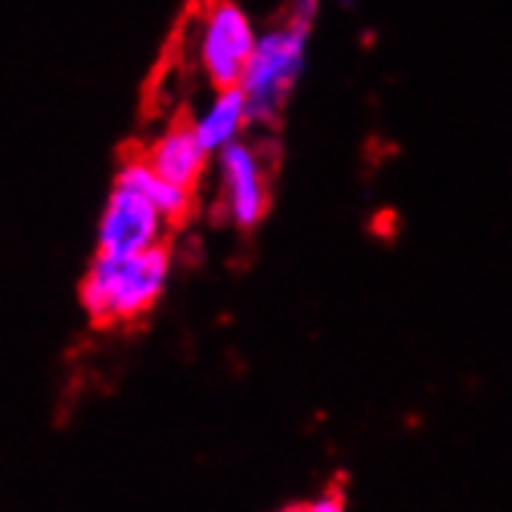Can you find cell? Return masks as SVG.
Returning a JSON list of instances; mask_svg holds the SVG:
<instances>
[{"label":"cell","mask_w":512,"mask_h":512,"mask_svg":"<svg viewBox=\"0 0 512 512\" xmlns=\"http://www.w3.org/2000/svg\"><path fill=\"white\" fill-rule=\"evenodd\" d=\"M320 16V0H295L286 19L258 35L255 53L239 81L249 100L252 125L270 128L280 122V115L298 87L308 66V44Z\"/></svg>","instance_id":"6da1fadb"},{"label":"cell","mask_w":512,"mask_h":512,"mask_svg":"<svg viewBox=\"0 0 512 512\" xmlns=\"http://www.w3.org/2000/svg\"><path fill=\"white\" fill-rule=\"evenodd\" d=\"M280 512H314V509H311V500H301V503H289V506H283Z\"/></svg>","instance_id":"30bf717a"},{"label":"cell","mask_w":512,"mask_h":512,"mask_svg":"<svg viewBox=\"0 0 512 512\" xmlns=\"http://www.w3.org/2000/svg\"><path fill=\"white\" fill-rule=\"evenodd\" d=\"M168 218L134 187L115 184L97 224V246L109 255L146 252L165 243Z\"/></svg>","instance_id":"5b68a950"},{"label":"cell","mask_w":512,"mask_h":512,"mask_svg":"<svg viewBox=\"0 0 512 512\" xmlns=\"http://www.w3.org/2000/svg\"><path fill=\"white\" fill-rule=\"evenodd\" d=\"M258 44L252 16L236 0H212L196 28V63L215 90L239 87Z\"/></svg>","instance_id":"3957f363"},{"label":"cell","mask_w":512,"mask_h":512,"mask_svg":"<svg viewBox=\"0 0 512 512\" xmlns=\"http://www.w3.org/2000/svg\"><path fill=\"white\" fill-rule=\"evenodd\" d=\"M190 125L199 143L212 153V159L221 149L233 146L236 140H246V131L252 128V115H249V100L243 94V87L215 90L212 100L190 118Z\"/></svg>","instance_id":"52a82bcc"},{"label":"cell","mask_w":512,"mask_h":512,"mask_svg":"<svg viewBox=\"0 0 512 512\" xmlns=\"http://www.w3.org/2000/svg\"><path fill=\"white\" fill-rule=\"evenodd\" d=\"M171 280V252L156 246L131 255L97 252L81 280V308L97 326H128L153 311Z\"/></svg>","instance_id":"7a4b0ae2"},{"label":"cell","mask_w":512,"mask_h":512,"mask_svg":"<svg viewBox=\"0 0 512 512\" xmlns=\"http://www.w3.org/2000/svg\"><path fill=\"white\" fill-rule=\"evenodd\" d=\"M143 159L165 180H171V184L196 190L199 180L205 177L208 162H212V153L199 143L190 122H180V125L165 128L153 143H149Z\"/></svg>","instance_id":"8992f818"},{"label":"cell","mask_w":512,"mask_h":512,"mask_svg":"<svg viewBox=\"0 0 512 512\" xmlns=\"http://www.w3.org/2000/svg\"><path fill=\"white\" fill-rule=\"evenodd\" d=\"M314 512H348V472H336L317 500H311Z\"/></svg>","instance_id":"9c48e42d"},{"label":"cell","mask_w":512,"mask_h":512,"mask_svg":"<svg viewBox=\"0 0 512 512\" xmlns=\"http://www.w3.org/2000/svg\"><path fill=\"white\" fill-rule=\"evenodd\" d=\"M115 184H125V187H134L137 193H143L168 218V224L184 221L193 208V190L177 187V184H171V180H165L143 156H134L118 168Z\"/></svg>","instance_id":"ba28073f"},{"label":"cell","mask_w":512,"mask_h":512,"mask_svg":"<svg viewBox=\"0 0 512 512\" xmlns=\"http://www.w3.org/2000/svg\"><path fill=\"white\" fill-rule=\"evenodd\" d=\"M221 212L236 230H255L270 212V171L264 153L249 143L236 140L215 156Z\"/></svg>","instance_id":"277c9868"}]
</instances>
